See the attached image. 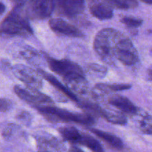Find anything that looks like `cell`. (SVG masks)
<instances>
[{"label": "cell", "mask_w": 152, "mask_h": 152, "mask_svg": "<svg viewBox=\"0 0 152 152\" xmlns=\"http://www.w3.org/2000/svg\"><path fill=\"white\" fill-rule=\"evenodd\" d=\"M11 108V101L5 98H0V112H7Z\"/></svg>", "instance_id": "484cf974"}, {"label": "cell", "mask_w": 152, "mask_h": 152, "mask_svg": "<svg viewBox=\"0 0 152 152\" xmlns=\"http://www.w3.org/2000/svg\"><path fill=\"white\" fill-rule=\"evenodd\" d=\"M13 72L19 80L30 88L39 89L42 86L41 76L34 70L24 65H16L13 68Z\"/></svg>", "instance_id": "ba28073f"}, {"label": "cell", "mask_w": 152, "mask_h": 152, "mask_svg": "<svg viewBox=\"0 0 152 152\" xmlns=\"http://www.w3.org/2000/svg\"><path fill=\"white\" fill-rule=\"evenodd\" d=\"M59 133L65 140L72 144H79L82 137V134L73 126H64L59 129Z\"/></svg>", "instance_id": "e0dca14e"}, {"label": "cell", "mask_w": 152, "mask_h": 152, "mask_svg": "<svg viewBox=\"0 0 152 152\" xmlns=\"http://www.w3.org/2000/svg\"><path fill=\"white\" fill-rule=\"evenodd\" d=\"M22 55L28 61H33V62H36L37 59L41 58V54L37 50L29 47L22 52Z\"/></svg>", "instance_id": "cb8c5ba5"}, {"label": "cell", "mask_w": 152, "mask_h": 152, "mask_svg": "<svg viewBox=\"0 0 152 152\" xmlns=\"http://www.w3.org/2000/svg\"><path fill=\"white\" fill-rule=\"evenodd\" d=\"M54 9L62 16L74 17L83 12L84 0H54Z\"/></svg>", "instance_id": "9c48e42d"}, {"label": "cell", "mask_w": 152, "mask_h": 152, "mask_svg": "<svg viewBox=\"0 0 152 152\" xmlns=\"http://www.w3.org/2000/svg\"><path fill=\"white\" fill-rule=\"evenodd\" d=\"M120 32L114 28H105L98 32L94 41V48L103 62H114V48Z\"/></svg>", "instance_id": "7a4b0ae2"}, {"label": "cell", "mask_w": 152, "mask_h": 152, "mask_svg": "<svg viewBox=\"0 0 152 152\" xmlns=\"http://www.w3.org/2000/svg\"><path fill=\"white\" fill-rule=\"evenodd\" d=\"M86 69L88 73L97 77H103L107 74V68L99 64L89 63L86 65Z\"/></svg>", "instance_id": "44dd1931"}, {"label": "cell", "mask_w": 152, "mask_h": 152, "mask_svg": "<svg viewBox=\"0 0 152 152\" xmlns=\"http://www.w3.org/2000/svg\"><path fill=\"white\" fill-rule=\"evenodd\" d=\"M16 94L22 100L30 104H33L36 105H50L53 104V101L50 97L47 95L41 93L39 89L30 88L27 87V88H23L20 86H16L13 88Z\"/></svg>", "instance_id": "52a82bcc"}, {"label": "cell", "mask_w": 152, "mask_h": 152, "mask_svg": "<svg viewBox=\"0 0 152 152\" xmlns=\"http://www.w3.org/2000/svg\"><path fill=\"white\" fill-rule=\"evenodd\" d=\"M79 144L87 147L93 151H103V149H102L99 142L96 139H94L93 137L86 134H82V137Z\"/></svg>", "instance_id": "d6986e66"}, {"label": "cell", "mask_w": 152, "mask_h": 152, "mask_svg": "<svg viewBox=\"0 0 152 152\" xmlns=\"http://www.w3.org/2000/svg\"><path fill=\"white\" fill-rule=\"evenodd\" d=\"M90 131L92 133L94 134L96 136L100 138L101 140L105 141L109 146L114 148V149L122 150L123 147H124L121 140L119 137H117V136H115V135L112 134L108 133L106 132H103V131L98 130V129H91Z\"/></svg>", "instance_id": "2e32d148"}, {"label": "cell", "mask_w": 152, "mask_h": 152, "mask_svg": "<svg viewBox=\"0 0 152 152\" xmlns=\"http://www.w3.org/2000/svg\"><path fill=\"white\" fill-rule=\"evenodd\" d=\"M132 86L129 84H97L96 88L100 91L102 93H105L110 91H120L130 89Z\"/></svg>", "instance_id": "ffe728a7"}, {"label": "cell", "mask_w": 152, "mask_h": 152, "mask_svg": "<svg viewBox=\"0 0 152 152\" xmlns=\"http://www.w3.org/2000/svg\"><path fill=\"white\" fill-rule=\"evenodd\" d=\"M33 31L28 22V17L23 8V4H16L0 24V37L4 38L29 37Z\"/></svg>", "instance_id": "6da1fadb"}, {"label": "cell", "mask_w": 152, "mask_h": 152, "mask_svg": "<svg viewBox=\"0 0 152 152\" xmlns=\"http://www.w3.org/2000/svg\"><path fill=\"white\" fill-rule=\"evenodd\" d=\"M12 1H13V2L16 3V4H24V1H25V0H12Z\"/></svg>", "instance_id": "f546056e"}, {"label": "cell", "mask_w": 152, "mask_h": 152, "mask_svg": "<svg viewBox=\"0 0 152 152\" xmlns=\"http://www.w3.org/2000/svg\"><path fill=\"white\" fill-rule=\"evenodd\" d=\"M121 22L124 25H126V26L129 27V28H138V27H140L142 24V19L134 17H131V16H124L121 19Z\"/></svg>", "instance_id": "d4e9b609"}, {"label": "cell", "mask_w": 152, "mask_h": 152, "mask_svg": "<svg viewBox=\"0 0 152 152\" xmlns=\"http://www.w3.org/2000/svg\"><path fill=\"white\" fill-rule=\"evenodd\" d=\"M47 61L52 71L59 74L61 77H63V78L75 76H85L84 71L81 67L70 60L48 58Z\"/></svg>", "instance_id": "5b68a950"}, {"label": "cell", "mask_w": 152, "mask_h": 152, "mask_svg": "<svg viewBox=\"0 0 152 152\" xmlns=\"http://www.w3.org/2000/svg\"><path fill=\"white\" fill-rule=\"evenodd\" d=\"M151 54H152V49H151Z\"/></svg>", "instance_id": "1f68e13d"}, {"label": "cell", "mask_w": 152, "mask_h": 152, "mask_svg": "<svg viewBox=\"0 0 152 152\" xmlns=\"http://www.w3.org/2000/svg\"><path fill=\"white\" fill-rule=\"evenodd\" d=\"M36 108L48 119L51 120L74 122L86 126H91L95 122L94 116L88 113H74L50 105H36Z\"/></svg>", "instance_id": "3957f363"}, {"label": "cell", "mask_w": 152, "mask_h": 152, "mask_svg": "<svg viewBox=\"0 0 152 152\" xmlns=\"http://www.w3.org/2000/svg\"><path fill=\"white\" fill-rule=\"evenodd\" d=\"M114 59L126 65H133L139 60V55L132 42L120 32L114 48Z\"/></svg>", "instance_id": "277c9868"}, {"label": "cell", "mask_w": 152, "mask_h": 152, "mask_svg": "<svg viewBox=\"0 0 152 152\" xmlns=\"http://www.w3.org/2000/svg\"><path fill=\"white\" fill-rule=\"evenodd\" d=\"M38 73L39 74V75L41 76L42 77H43L45 80H46L48 82H49V83H50L52 86H54L57 90H59V91H61L62 93H63L64 94L66 95L68 98H70V99L77 102H78L79 101H80V99H78L77 95H76L74 92L71 91L67 86H64L61 82H59L54 76L48 74V72H45V71H43V70L42 69H38Z\"/></svg>", "instance_id": "5bb4252c"}, {"label": "cell", "mask_w": 152, "mask_h": 152, "mask_svg": "<svg viewBox=\"0 0 152 152\" xmlns=\"http://www.w3.org/2000/svg\"><path fill=\"white\" fill-rule=\"evenodd\" d=\"M111 4L120 9H131L137 7V0H108Z\"/></svg>", "instance_id": "7402d4cb"}, {"label": "cell", "mask_w": 152, "mask_h": 152, "mask_svg": "<svg viewBox=\"0 0 152 152\" xmlns=\"http://www.w3.org/2000/svg\"><path fill=\"white\" fill-rule=\"evenodd\" d=\"M4 10H5V5H4L2 2L0 1V15L3 14Z\"/></svg>", "instance_id": "83f0119b"}, {"label": "cell", "mask_w": 152, "mask_h": 152, "mask_svg": "<svg viewBox=\"0 0 152 152\" xmlns=\"http://www.w3.org/2000/svg\"><path fill=\"white\" fill-rule=\"evenodd\" d=\"M37 147L42 151H59L65 150V145L56 137L50 135L39 137L37 139Z\"/></svg>", "instance_id": "7c38bea8"}, {"label": "cell", "mask_w": 152, "mask_h": 152, "mask_svg": "<svg viewBox=\"0 0 152 152\" xmlns=\"http://www.w3.org/2000/svg\"><path fill=\"white\" fill-rule=\"evenodd\" d=\"M90 12L95 18L99 20H106L113 17V8L107 1H94L90 5Z\"/></svg>", "instance_id": "8fae6325"}, {"label": "cell", "mask_w": 152, "mask_h": 152, "mask_svg": "<svg viewBox=\"0 0 152 152\" xmlns=\"http://www.w3.org/2000/svg\"><path fill=\"white\" fill-rule=\"evenodd\" d=\"M108 102L117 109L120 110L122 112L129 115H134L137 113V107L125 96L115 95L108 99Z\"/></svg>", "instance_id": "4fadbf2b"}, {"label": "cell", "mask_w": 152, "mask_h": 152, "mask_svg": "<svg viewBox=\"0 0 152 152\" xmlns=\"http://www.w3.org/2000/svg\"><path fill=\"white\" fill-rule=\"evenodd\" d=\"M101 116L103 117L107 121L113 123V124L123 126L127 123V118L122 113L118 112V111L102 109Z\"/></svg>", "instance_id": "ac0fdd59"}, {"label": "cell", "mask_w": 152, "mask_h": 152, "mask_svg": "<svg viewBox=\"0 0 152 152\" xmlns=\"http://www.w3.org/2000/svg\"><path fill=\"white\" fill-rule=\"evenodd\" d=\"M17 118L23 123H30L31 122V115H30L29 113L26 112V111L21 112L17 116Z\"/></svg>", "instance_id": "4316f807"}, {"label": "cell", "mask_w": 152, "mask_h": 152, "mask_svg": "<svg viewBox=\"0 0 152 152\" xmlns=\"http://www.w3.org/2000/svg\"><path fill=\"white\" fill-rule=\"evenodd\" d=\"M140 128L145 134L152 135V116L144 115L140 122Z\"/></svg>", "instance_id": "603a6c76"}, {"label": "cell", "mask_w": 152, "mask_h": 152, "mask_svg": "<svg viewBox=\"0 0 152 152\" xmlns=\"http://www.w3.org/2000/svg\"><path fill=\"white\" fill-rule=\"evenodd\" d=\"M54 9V0H29L25 13L29 19H45L49 17Z\"/></svg>", "instance_id": "8992f818"}, {"label": "cell", "mask_w": 152, "mask_h": 152, "mask_svg": "<svg viewBox=\"0 0 152 152\" xmlns=\"http://www.w3.org/2000/svg\"><path fill=\"white\" fill-rule=\"evenodd\" d=\"M66 86L73 92L85 94L88 91V84L85 76H75V77L63 78Z\"/></svg>", "instance_id": "9a60e30c"}, {"label": "cell", "mask_w": 152, "mask_h": 152, "mask_svg": "<svg viewBox=\"0 0 152 152\" xmlns=\"http://www.w3.org/2000/svg\"><path fill=\"white\" fill-rule=\"evenodd\" d=\"M49 25L52 31L57 34L70 37H83V33L78 28L62 19L55 18V19H50Z\"/></svg>", "instance_id": "30bf717a"}, {"label": "cell", "mask_w": 152, "mask_h": 152, "mask_svg": "<svg viewBox=\"0 0 152 152\" xmlns=\"http://www.w3.org/2000/svg\"><path fill=\"white\" fill-rule=\"evenodd\" d=\"M148 78H149L151 80H152V67H151V68H148Z\"/></svg>", "instance_id": "f1b7e54d"}, {"label": "cell", "mask_w": 152, "mask_h": 152, "mask_svg": "<svg viewBox=\"0 0 152 152\" xmlns=\"http://www.w3.org/2000/svg\"><path fill=\"white\" fill-rule=\"evenodd\" d=\"M142 1H143V2L146 3V4H151L152 5V0H141Z\"/></svg>", "instance_id": "4dcf8cb0"}]
</instances>
